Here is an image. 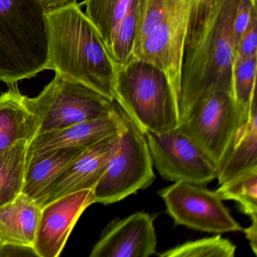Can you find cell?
Masks as SVG:
<instances>
[{
	"label": "cell",
	"mask_w": 257,
	"mask_h": 257,
	"mask_svg": "<svg viewBox=\"0 0 257 257\" xmlns=\"http://www.w3.org/2000/svg\"><path fill=\"white\" fill-rule=\"evenodd\" d=\"M239 1L196 0L192 7L183 43L180 124L210 93L231 92L233 22Z\"/></svg>",
	"instance_id": "obj_1"
},
{
	"label": "cell",
	"mask_w": 257,
	"mask_h": 257,
	"mask_svg": "<svg viewBox=\"0 0 257 257\" xmlns=\"http://www.w3.org/2000/svg\"><path fill=\"white\" fill-rule=\"evenodd\" d=\"M48 70L83 84L113 100L117 68L106 44L80 6L49 12ZM114 101V100H113Z\"/></svg>",
	"instance_id": "obj_2"
},
{
	"label": "cell",
	"mask_w": 257,
	"mask_h": 257,
	"mask_svg": "<svg viewBox=\"0 0 257 257\" xmlns=\"http://www.w3.org/2000/svg\"><path fill=\"white\" fill-rule=\"evenodd\" d=\"M39 0H0V81L35 77L49 65V31Z\"/></svg>",
	"instance_id": "obj_3"
},
{
	"label": "cell",
	"mask_w": 257,
	"mask_h": 257,
	"mask_svg": "<svg viewBox=\"0 0 257 257\" xmlns=\"http://www.w3.org/2000/svg\"><path fill=\"white\" fill-rule=\"evenodd\" d=\"M113 100L143 133H162L180 126L178 100L168 77L150 63L134 58L117 69Z\"/></svg>",
	"instance_id": "obj_4"
},
{
	"label": "cell",
	"mask_w": 257,
	"mask_h": 257,
	"mask_svg": "<svg viewBox=\"0 0 257 257\" xmlns=\"http://www.w3.org/2000/svg\"><path fill=\"white\" fill-rule=\"evenodd\" d=\"M118 141L103 177L93 189L94 204H115L147 189L156 180L145 135L118 105Z\"/></svg>",
	"instance_id": "obj_5"
},
{
	"label": "cell",
	"mask_w": 257,
	"mask_h": 257,
	"mask_svg": "<svg viewBox=\"0 0 257 257\" xmlns=\"http://www.w3.org/2000/svg\"><path fill=\"white\" fill-rule=\"evenodd\" d=\"M25 100L37 135L108 116L115 109L113 100L58 73L37 97L25 96Z\"/></svg>",
	"instance_id": "obj_6"
},
{
	"label": "cell",
	"mask_w": 257,
	"mask_h": 257,
	"mask_svg": "<svg viewBox=\"0 0 257 257\" xmlns=\"http://www.w3.org/2000/svg\"><path fill=\"white\" fill-rule=\"evenodd\" d=\"M175 225L212 234L243 231L216 191L176 182L159 192Z\"/></svg>",
	"instance_id": "obj_7"
},
{
	"label": "cell",
	"mask_w": 257,
	"mask_h": 257,
	"mask_svg": "<svg viewBox=\"0 0 257 257\" xmlns=\"http://www.w3.org/2000/svg\"><path fill=\"white\" fill-rule=\"evenodd\" d=\"M153 167L168 182L204 186L216 179V167L179 126L162 133L144 132Z\"/></svg>",
	"instance_id": "obj_8"
},
{
	"label": "cell",
	"mask_w": 257,
	"mask_h": 257,
	"mask_svg": "<svg viewBox=\"0 0 257 257\" xmlns=\"http://www.w3.org/2000/svg\"><path fill=\"white\" fill-rule=\"evenodd\" d=\"M240 124L232 93L218 90L210 93L180 127L217 167Z\"/></svg>",
	"instance_id": "obj_9"
},
{
	"label": "cell",
	"mask_w": 257,
	"mask_h": 257,
	"mask_svg": "<svg viewBox=\"0 0 257 257\" xmlns=\"http://www.w3.org/2000/svg\"><path fill=\"white\" fill-rule=\"evenodd\" d=\"M195 1L178 0L161 23L134 49V58L150 63L165 73L178 103L183 43Z\"/></svg>",
	"instance_id": "obj_10"
},
{
	"label": "cell",
	"mask_w": 257,
	"mask_h": 257,
	"mask_svg": "<svg viewBox=\"0 0 257 257\" xmlns=\"http://www.w3.org/2000/svg\"><path fill=\"white\" fill-rule=\"evenodd\" d=\"M93 204V190L87 189L43 206L34 245L37 256H59L78 219Z\"/></svg>",
	"instance_id": "obj_11"
},
{
	"label": "cell",
	"mask_w": 257,
	"mask_h": 257,
	"mask_svg": "<svg viewBox=\"0 0 257 257\" xmlns=\"http://www.w3.org/2000/svg\"><path fill=\"white\" fill-rule=\"evenodd\" d=\"M156 216L135 212L105 228L90 257H149L156 254Z\"/></svg>",
	"instance_id": "obj_12"
},
{
	"label": "cell",
	"mask_w": 257,
	"mask_h": 257,
	"mask_svg": "<svg viewBox=\"0 0 257 257\" xmlns=\"http://www.w3.org/2000/svg\"><path fill=\"white\" fill-rule=\"evenodd\" d=\"M118 138V132L85 150L43 191L36 200L37 204L43 207L64 195L87 189L93 190L106 171Z\"/></svg>",
	"instance_id": "obj_13"
},
{
	"label": "cell",
	"mask_w": 257,
	"mask_h": 257,
	"mask_svg": "<svg viewBox=\"0 0 257 257\" xmlns=\"http://www.w3.org/2000/svg\"><path fill=\"white\" fill-rule=\"evenodd\" d=\"M119 126V112L115 103V109L112 115L35 135L28 142L27 159L59 149L89 148L103 138L118 132Z\"/></svg>",
	"instance_id": "obj_14"
},
{
	"label": "cell",
	"mask_w": 257,
	"mask_h": 257,
	"mask_svg": "<svg viewBox=\"0 0 257 257\" xmlns=\"http://www.w3.org/2000/svg\"><path fill=\"white\" fill-rule=\"evenodd\" d=\"M41 210L35 200L23 193L0 206V243L34 248Z\"/></svg>",
	"instance_id": "obj_15"
},
{
	"label": "cell",
	"mask_w": 257,
	"mask_h": 257,
	"mask_svg": "<svg viewBox=\"0 0 257 257\" xmlns=\"http://www.w3.org/2000/svg\"><path fill=\"white\" fill-rule=\"evenodd\" d=\"M257 166L256 90L252 94L248 119L240 124L225 156L216 167L219 184Z\"/></svg>",
	"instance_id": "obj_16"
},
{
	"label": "cell",
	"mask_w": 257,
	"mask_h": 257,
	"mask_svg": "<svg viewBox=\"0 0 257 257\" xmlns=\"http://www.w3.org/2000/svg\"><path fill=\"white\" fill-rule=\"evenodd\" d=\"M17 85L0 94V153L21 140L29 142L37 135L35 118Z\"/></svg>",
	"instance_id": "obj_17"
},
{
	"label": "cell",
	"mask_w": 257,
	"mask_h": 257,
	"mask_svg": "<svg viewBox=\"0 0 257 257\" xmlns=\"http://www.w3.org/2000/svg\"><path fill=\"white\" fill-rule=\"evenodd\" d=\"M87 149L52 150L27 159L22 193L37 200L43 191Z\"/></svg>",
	"instance_id": "obj_18"
},
{
	"label": "cell",
	"mask_w": 257,
	"mask_h": 257,
	"mask_svg": "<svg viewBox=\"0 0 257 257\" xmlns=\"http://www.w3.org/2000/svg\"><path fill=\"white\" fill-rule=\"evenodd\" d=\"M28 141L21 140L0 153V206L22 192L27 165Z\"/></svg>",
	"instance_id": "obj_19"
},
{
	"label": "cell",
	"mask_w": 257,
	"mask_h": 257,
	"mask_svg": "<svg viewBox=\"0 0 257 257\" xmlns=\"http://www.w3.org/2000/svg\"><path fill=\"white\" fill-rule=\"evenodd\" d=\"M136 0H85V14L98 30L107 49L114 33Z\"/></svg>",
	"instance_id": "obj_20"
},
{
	"label": "cell",
	"mask_w": 257,
	"mask_h": 257,
	"mask_svg": "<svg viewBox=\"0 0 257 257\" xmlns=\"http://www.w3.org/2000/svg\"><path fill=\"white\" fill-rule=\"evenodd\" d=\"M215 191L222 201H236L244 214L257 218V166L221 183Z\"/></svg>",
	"instance_id": "obj_21"
},
{
	"label": "cell",
	"mask_w": 257,
	"mask_h": 257,
	"mask_svg": "<svg viewBox=\"0 0 257 257\" xmlns=\"http://www.w3.org/2000/svg\"><path fill=\"white\" fill-rule=\"evenodd\" d=\"M257 56L234 60L231 67V92L238 106L242 124L249 117L252 94L256 90Z\"/></svg>",
	"instance_id": "obj_22"
},
{
	"label": "cell",
	"mask_w": 257,
	"mask_h": 257,
	"mask_svg": "<svg viewBox=\"0 0 257 257\" xmlns=\"http://www.w3.org/2000/svg\"><path fill=\"white\" fill-rule=\"evenodd\" d=\"M235 245L220 234L189 240L157 254L160 257H234Z\"/></svg>",
	"instance_id": "obj_23"
},
{
	"label": "cell",
	"mask_w": 257,
	"mask_h": 257,
	"mask_svg": "<svg viewBox=\"0 0 257 257\" xmlns=\"http://www.w3.org/2000/svg\"><path fill=\"white\" fill-rule=\"evenodd\" d=\"M177 2L178 0H139L135 48L161 23Z\"/></svg>",
	"instance_id": "obj_24"
},
{
	"label": "cell",
	"mask_w": 257,
	"mask_h": 257,
	"mask_svg": "<svg viewBox=\"0 0 257 257\" xmlns=\"http://www.w3.org/2000/svg\"><path fill=\"white\" fill-rule=\"evenodd\" d=\"M253 56H257V12L252 14L250 22L239 41L234 60L246 59Z\"/></svg>",
	"instance_id": "obj_25"
},
{
	"label": "cell",
	"mask_w": 257,
	"mask_h": 257,
	"mask_svg": "<svg viewBox=\"0 0 257 257\" xmlns=\"http://www.w3.org/2000/svg\"><path fill=\"white\" fill-rule=\"evenodd\" d=\"M243 231L246 239L249 240L252 252L257 255V218L251 219V225Z\"/></svg>",
	"instance_id": "obj_26"
},
{
	"label": "cell",
	"mask_w": 257,
	"mask_h": 257,
	"mask_svg": "<svg viewBox=\"0 0 257 257\" xmlns=\"http://www.w3.org/2000/svg\"><path fill=\"white\" fill-rule=\"evenodd\" d=\"M46 13L64 8L71 4H76L77 0H39Z\"/></svg>",
	"instance_id": "obj_27"
},
{
	"label": "cell",
	"mask_w": 257,
	"mask_h": 257,
	"mask_svg": "<svg viewBox=\"0 0 257 257\" xmlns=\"http://www.w3.org/2000/svg\"><path fill=\"white\" fill-rule=\"evenodd\" d=\"M3 248H4V244L0 243V257H2Z\"/></svg>",
	"instance_id": "obj_28"
}]
</instances>
